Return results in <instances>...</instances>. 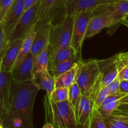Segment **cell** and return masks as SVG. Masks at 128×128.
Instances as JSON below:
<instances>
[{
	"mask_svg": "<svg viewBox=\"0 0 128 128\" xmlns=\"http://www.w3.org/2000/svg\"><path fill=\"white\" fill-rule=\"evenodd\" d=\"M76 52H79L75 51L72 46L61 48L49 52L48 71Z\"/></svg>",
	"mask_w": 128,
	"mask_h": 128,
	"instance_id": "obj_20",
	"label": "cell"
},
{
	"mask_svg": "<svg viewBox=\"0 0 128 128\" xmlns=\"http://www.w3.org/2000/svg\"><path fill=\"white\" fill-rule=\"evenodd\" d=\"M127 94L121 92L110 94L107 97L101 106L98 108L97 111L103 118H107L111 116L112 112L119 104V100Z\"/></svg>",
	"mask_w": 128,
	"mask_h": 128,
	"instance_id": "obj_18",
	"label": "cell"
},
{
	"mask_svg": "<svg viewBox=\"0 0 128 128\" xmlns=\"http://www.w3.org/2000/svg\"><path fill=\"white\" fill-rule=\"evenodd\" d=\"M88 128H107L104 122V119L100 115L97 110L94 109Z\"/></svg>",
	"mask_w": 128,
	"mask_h": 128,
	"instance_id": "obj_29",
	"label": "cell"
},
{
	"mask_svg": "<svg viewBox=\"0 0 128 128\" xmlns=\"http://www.w3.org/2000/svg\"><path fill=\"white\" fill-rule=\"evenodd\" d=\"M41 0H25V11L27 10L31 6L36 4L38 2H40Z\"/></svg>",
	"mask_w": 128,
	"mask_h": 128,
	"instance_id": "obj_36",
	"label": "cell"
},
{
	"mask_svg": "<svg viewBox=\"0 0 128 128\" xmlns=\"http://www.w3.org/2000/svg\"><path fill=\"white\" fill-rule=\"evenodd\" d=\"M35 57L31 53L16 67L11 70L13 81L24 82L32 81L33 78V64Z\"/></svg>",
	"mask_w": 128,
	"mask_h": 128,
	"instance_id": "obj_12",
	"label": "cell"
},
{
	"mask_svg": "<svg viewBox=\"0 0 128 128\" xmlns=\"http://www.w3.org/2000/svg\"><path fill=\"white\" fill-rule=\"evenodd\" d=\"M13 2L14 0H0V11L2 21Z\"/></svg>",
	"mask_w": 128,
	"mask_h": 128,
	"instance_id": "obj_33",
	"label": "cell"
},
{
	"mask_svg": "<svg viewBox=\"0 0 128 128\" xmlns=\"http://www.w3.org/2000/svg\"><path fill=\"white\" fill-rule=\"evenodd\" d=\"M119 117L122 118L124 119V120H125V121L128 122V116H119Z\"/></svg>",
	"mask_w": 128,
	"mask_h": 128,
	"instance_id": "obj_41",
	"label": "cell"
},
{
	"mask_svg": "<svg viewBox=\"0 0 128 128\" xmlns=\"http://www.w3.org/2000/svg\"><path fill=\"white\" fill-rule=\"evenodd\" d=\"M12 82L11 71H4L0 69V103L5 111V114L10 106Z\"/></svg>",
	"mask_w": 128,
	"mask_h": 128,
	"instance_id": "obj_16",
	"label": "cell"
},
{
	"mask_svg": "<svg viewBox=\"0 0 128 128\" xmlns=\"http://www.w3.org/2000/svg\"><path fill=\"white\" fill-rule=\"evenodd\" d=\"M75 82L80 88L82 96L95 99L101 90V77L97 60L84 61L79 64Z\"/></svg>",
	"mask_w": 128,
	"mask_h": 128,
	"instance_id": "obj_2",
	"label": "cell"
},
{
	"mask_svg": "<svg viewBox=\"0 0 128 128\" xmlns=\"http://www.w3.org/2000/svg\"><path fill=\"white\" fill-rule=\"evenodd\" d=\"M109 94H110L108 89L107 88V87H105L102 89L94 100V109L95 110H98V108L101 106L102 104L104 102V101H105V99L107 98V97Z\"/></svg>",
	"mask_w": 128,
	"mask_h": 128,
	"instance_id": "obj_31",
	"label": "cell"
},
{
	"mask_svg": "<svg viewBox=\"0 0 128 128\" xmlns=\"http://www.w3.org/2000/svg\"><path fill=\"white\" fill-rule=\"evenodd\" d=\"M82 60V59L81 52H76L72 55L69 58L59 63L53 69L49 71V72H51V73L50 72V73L55 78V77L63 73L64 72L68 71L76 64H77Z\"/></svg>",
	"mask_w": 128,
	"mask_h": 128,
	"instance_id": "obj_21",
	"label": "cell"
},
{
	"mask_svg": "<svg viewBox=\"0 0 128 128\" xmlns=\"http://www.w3.org/2000/svg\"><path fill=\"white\" fill-rule=\"evenodd\" d=\"M44 108L46 120L50 121L54 128L61 126L65 128H78L75 112L69 100L60 102H53L48 94L44 98Z\"/></svg>",
	"mask_w": 128,
	"mask_h": 128,
	"instance_id": "obj_3",
	"label": "cell"
},
{
	"mask_svg": "<svg viewBox=\"0 0 128 128\" xmlns=\"http://www.w3.org/2000/svg\"><path fill=\"white\" fill-rule=\"evenodd\" d=\"M94 14H105L110 16L115 24L128 14V0H119L115 2L102 4L94 10Z\"/></svg>",
	"mask_w": 128,
	"mask_h": 128,
	"instance_id": "obj_9",
	"label": "cell"
},
{
	"mask_svg": "<svg viewBox=\"0 0 128 128\" xmlns=\"http://www.w3.org/2000/svg\"><path fill=\"white\" fill-rule=\"evenodd\" d=\"M43 128H54V127L50 122H46Z\"/></svg>",
	"mask_w": 128,
	"mask_h": 128,
	"instance_id": "obj_40",
	"label": "cell"
},
{
	"mask_svg": "<svg viewBox=\"0 0 128 128\" xmlns=\"http://www.w3.org/2000/svg\"><path fill=\"white\" fill-rule=\"evenodd\" d=\"M56 128H65L63 127H61V126H58V127H56Z\"/></svg>",
	"mask_w": 128,
	"mask_h": 128,
	"instance_id": "obj_43",
	"label": "cell"
},
{
	"mask_svg": "<svg viewBox=\"0 0 128 128\" xmlns=\"http://www.w3.org/2000/svg\"><path fill=\"white\" fill-rule=\"evenodd\" d=\"M117 1L119 0H65L64 4L65 12L75 14L87 10L94 11L100 5Z\"/></svg>",
	"mask_w": 128,
	"mask_h": 128,
	"instance_id": "obj_13",
	"label": "cell"
},
{
	"mask_svg": "<svg viewBox=\"0 0 128 128\" xmlns=\"http://www.w3.org/2000/svg\"><path fill=\"white\" fill-rule=\"evenodd\" d=\"M40 2L36 3L24 11L23 14L14 28L9 41H12L16 39H24L26 38L31 29L38 21V9Z\"/></svg>",
	"mask_w": 128,
	"mask_h": 128,
	"instance_id": "obj_5",
	"label": "cell"
},
{
	"mask_svg": "<svg viewBox=\"0 0 128 128\" xmlns=\"http://www.w3.org/2000/svg\"><path fill=\"white\" fill-rule=\"evenodd\" d=\"M119 84H120V80L117 76L114 81H112L106 87L109 90L110 94H113L119 92Z\"/></svg>",
	"mask_w": 128,
	"mask_h": 128,
	"instance_id": "obj_34",
	"label": "cell"
},
{
	"mask_svg": "<svg viewBox=\"0 0 128 128\" xmlns=\"http://www.w3.org/2000/svg\"><path fill=\"white\" fill-rule=\"evenodd\" d=\"M4 117H5V111L0 103V124L2 125Z\"/></svg>",
	"mask_w": 128,
	"mask_h": 128,
	"instance_id": "obj_37",
	"label": "cell"
},
{
	"mask_svg": "<svg viewBox=\"0 0 128 128\" xmlns=\"http://www.w3.org/2000/svg\"><path fill=\"white\" fill-rule=\"evenodd\" d=\"M101 77V90L106 87L117 77V70L115 64V56L109 58L97 60Z\"/></svg>",
	"mask_w": 128,
	"mask_h": 128,
	"instance_id": "obj_14",
	"label": "cell"
},
{
	"mask_svg": "<svg viewBox=\"0 0 128 128\" xmlns=\"http://www.w3.org/2000/svg\"><path fill=\"white\" fill-rule=\"evenodd\" d=\"M74 20V14L65 13L58 22L53 24L49 37V52L71 46Z\"/></svg>",
	"mask_w": 128,
	"mask_h": 128,
	"instance_id": "obj_4",
	"label": "cell"
},
{
	"mask_svg": "<svg viewBox=\"0 0 128 128\" xmlns=\"http://www.w3.org/2000/svg\"><path fill=\"white\" fill-rule=\"evenodd\" d=\"M49 98L53 102H60L69 100V88H55L53 91L48 94Z\"/></svg>",
	"mask_w": 128,
	"mask_h": 128,
	"instance_id": "obj_27",
	"label": "cell"
},
{
	"mask_svg": "<svg viewBox=\"0 0 128 128\" xmlns=\"http://www.w3.org/2000/svg\"><path fill=\"white\" fill-rule=\"evenodd\" d=\"M119 91L125 94H128V80H120Z\"/></svg>",
	"mask_w": 128,
	"mask_h": 128,
	"instance_id": "obj_35",
	"label": "cell"
},
{
	"mask_svg": "<svg viewBox=\"0 0 128 128\" xmlns=\"http://www.w3.org/2000/svg\"><path fill=\"white\" fill-rule=\"evenodd\" d=\"M120 103H124V104H128V94H125L123 98H122L120 100H119Z\"/></svg>",
	"mask_w": 128,
	"mask_h": 128,
	"instance_id": "obj_38",
	"label": "cell"
},
{
	"mask_svg": "<svg viewBox=\"0 0 128 128\" xmlns=\"http://www.w3.org/2000/svg\"><path fill=\"white\" fill-rule=\"evenodd\" d=\"M32 81L24 82L13 81L10 106L5 114L4 128H34L33 106L39 91Z\"/></svg>",
	"mask_w": 128,
	"mask_h": 128,
	"instance_id": "obj_1",
	"label": "cell"
},
{
	"mask_svg": "<svg viewBox=\"0 0 128 128\" xmlns=\"http://www.w3.org/2000/svg\"><path fill=\"white\" fill-rule=\"evenodd\" d=\"M82 93L80 88L76 82H74L70 88H69V101L70 105L73 108L74 112H75L78 107L80 98L82 97Z\"/></svg>",
	"mask_w": 128,
	"mask_h": 128,
	"instance_id": "obj_26",
	"label": "cell"
},
{
	"mask_svg": "<svg viewBox=\"0 0 128 128\" xmlns=\"http://www.w3.org/2000/svg\"><path fill=\"white\" fill-rule=\"evenodd\" d=\"M79 63L55 78V88H70L75 82Z\"/></svg>",
	"mask_w": 128,
	"mask_h": 128,
	"instance_id": "obj_22",
	"label": "cell"
},
{
	"mask_svg": "<svg viewBox=\"0 0 128 128\" xmlns=\"http://www.w3.org/2000/svg\"><path fill=\"white\" fill-rule=\"evenodd\" d=\"M49 43L35 57L33 64V74L38 72L48 71Z\"/></svg>",
	"mask_w": 128,
	"mask_h": 128,
	"instance_id": "obj_24",
	"label": "cell"
},
{
	"mask_svg": "<svg viewBox=\"0 0 128 128\" xmlns=\"http://www.w3.org/2000/svg\"><path fill=\"white\" fill-rule=\"evenodd\" d=\"M104 122L107 128H128V122L119 116L111 115L104 118Z\"/></svg>",
	"mask_w": 128,
	"mask_h": 128,
	"instance_id": "obj_28",
	"label": "cell"
},
{
	"mask_svg": "<svg viewBox=\"0 0 128 128\" xmlns=\"http://www.w3.org/2000/svg\"><path fill=\"white\" fill-rule=\"evenodd\" d=\"M35 26L31 29V31L29 32L27 36H26V38L23 40V43L21 44V47L20 48V52H19L18 56V58L16 59V61H15V64H14L12 70L14 68L18 66L27 57L28 55L31 53L33 42L34 38H35Z\"/></svg>",
	"mask_w": 128,
	"mask_h": 128,
	"instance_id": "obj_23",
	"label": "cell"
},
{
	"mask_svg": "<svg viewBox=\"0 0 128 128\" xmlns=\"http://www.w3.org/2000/svg\"><path fill=\"white\" fill-rule=\"evenodd\" d=\"M120 22H122L123 24H124L125 26H126L127 27H128V14L127 15H125V16L122 19V20L120 21Z\"/></svg>",
	"mask_w": 128,
	"mask_h": 128,
	"instance_id": "obj_39",
	"label": "cell"
},
{
	"mask_svg": "<svg viewBox=\"0 0 128 128\" xmlns=\"http://www.w3.org/2000/svg\"><path fill=\"white\" fill-rule=\"evenodd\" d=\"M23 39H16L12 41H10V44L1 62V70L4 71H11L13 65L17 59L20 52Z\"/></svg>",
	"mask_w": 128,
	"mask_h": 128,
	"instance_id": "obj_17",
	"label": "cell"
},
{
	"mask_svg": "<svg viewBox=\"0 0 128 128\" xmlns=\"http://www.w3.org/2000/svg\"><path fill=\"white\" fill-rule=\"evenodd\" d=\"M94 111V100L90 98L82 96L75 112L78 128H88Z\"/></svg>",
	"mask_w": 128,
	"mask_h": 128,
	"instance_id": "obj_11",
	"label": "cell"
},
{
	"mask_svg": "<svg viewBox=\"0 0 128 128\" xmlns=\"http://www.w3.org/2000/svg\"><path fill=\"white\" fill-rule=\"evenodd\" d=\"M111 115L117 116H128V104L119 103Z\"/></svg>",
	"mask_w": 128,
	"mask_h": 128,
	"instance_id": "obj_32",
	"label": "cell"
},
{
	"mask_svg": "<svg viewBox=\"0 0 128 128\" xmlns=\"http://www.w3.org/2000/svg\"><path fill=\"white\" fill-rule=\"evenodd\" d=\"M25 0H14L6 12L1 25L7 38H10L14 28L25 11Z\"/></svg>",
	"mask_w": 128,
	"mask_h": 128,
	"instance_id": "obj_8",
	"label": "cell"
},
{
	"mask_svg": "<svg viewBox=\"0 0 128 128\" xmlns=\"http://www.w3.org/2000/svg\"><path fill=\"white\" fill-rule=\"evenodd\" d=\"M65 0H41L38 9V21L46 18H50L53 23L56 16L62 18L65 15Z\"/></svg>",
	"mask_w": 128,
	"mask_h": 128,
	"instance_id": "obj_10",
	"label": "cell"
},
{
	"mask_svg": "<svg viewBox=\"0 0 128 128\" xmlns=\"http://www.w3.org/2000/svg\"><path fill=\"white\" fill-rule=\"evenodd\" d=\"M74 14L72 40L71 46L76 51L81 52L83 42L89 21L94 16L93 10L80 11Z\"/></svg>",
	"mask_w": 128,
	"mask_h": 128,
	"instance_id": "obj_6",
	"label": "cell"
},
{
	"mask_svg": "<svg viewBox=\"0 0 128 128\" xmlns=\"http://www.w3.org/2000/svg\"><path fill=\"white\" fill-rule=\"evenodd\" d=\"M1 22H2V19H1V11H0V25L1 24Z\"/></svg>",
	"mask_w": 128,
	"mask_h": 128,
	"instance_id": "obj_42",
	"label": "cell"
},
{
	"mask_svg": "<svg viewBox=\"0 0 128 128\" xmlns=\"http://www.w3.org/2000/svg\"><path fill=\"white\" fill-rule=\"evenodd\" d=\"M32 82L39 90H44L48 94H50L55 88V79L49 71L34 73Z\"/></svg>",
	"mask_w": 128,
	"mask_h": 128,
	"instance_id": "obj_19",
	"label": "cell"
},
{
	"mask_svg": "<svg viewBox=\"0 0 128 128\" xmlns=\"http://www.w3.org/2000/svg\"><path fill=\"white\" fill-rule=\"evenodd\" d=\"M115 24H116L114 20L108 15L105 14H94L89 21L85 35V40L93 37L103 29L111 27Z\"/></svg>",
	"mask_w": 128,
	"mask_h": 128,
	"instance_id": "obj_15",
	"label": "cell"
},
{
	"mask_svg": "<svg viewBox=\"0 0 128 128\" xmlns=\"http://www.w3.org/2000/svg\"><path fill=\"white\" fill-rule=\"evenodd\" d=\"M53 21L50 18L40 20L35 26V35L33 42L31 54L36 57L49 43L50 32Z\"/></svg>",
	"mask_w": 128,
	"mask_h": 128,
	"instance_id": "obj_7",
	"label": "cell"
},
{
	"mask_svg": "<svg viewBox=\"0 0 128 128\" xmlns=\"http://www.w3.org/2000/svg\"><path fill=\"white\" fill-rule=\"evenodd\" d=\"M10 44V41L6 36L2 25H0V68L4 56Z\"/></svg>",
	"mask_w": 128,
	"mask_h": 128,
	"instance_id": "obj_30",
	"label": "cell"
},
{
	"mask_svg": "<svg viewBox=\"0 0 128 128\" xmlns=\"http://www.w3.org/2000/svg\"><path fill=\"white\" fill-rule=\"evenodd\" d=\"M115 56L118 78L120 80H128V52H120Z\"/></svg>",
	"mask_w": 128,
	"mask_h": 128,
	"instance_id": "obj_25",
	"label": "cell"
}]
</instances>
